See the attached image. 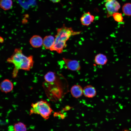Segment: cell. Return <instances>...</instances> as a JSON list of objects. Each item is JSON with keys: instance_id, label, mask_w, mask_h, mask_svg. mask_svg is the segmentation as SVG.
Here are the masks:
<instances>
[{"instance_id": "obj_13", "label": "cell", "mask_w": 131, "mask_h": 131, "mask_svg": "<svg viewBox=\"0 0 131 131\" xmlns=\"http://www.w3.org/2000/svg\"><path fill=\"white\" fill-rule=\"evenodd\" d=\"M44 78L47 82L50 83H53L56 80V74L54 72L49 71L45 75Z\"/></svg>"}, {"instance_id": "obj_19", "label": "cell", "mask_w": 131, "mask_h": 131, "mask_svg": "<svg viewBox=\"0 0 131 131\" xmlns=\"http://www.w3.org/2000/svg\"><path fill=\"white\" fill-rule=\"evenodd\" d=\"M123 131H130L127 130H124Z\"/></svg>"}, {"instance_id": "obj_15", "label": "cell", "mask_w": 131, "mask_h": 131, "mask_svg": "<svg viewBox=\"0 0 131 131\" xmlns=\"http://www.w3.org/2000/svg\"><path fill=\"white\" fill-rule=\"evenodd\" d=\"M122 10L125 15L131 16V3H127L124 4L123 6Z\"/></svg>"}, {"instance_id": "obj_11", "label": "cell", "mask_w": 131, "mask_h": 131, "mask_svg": "<svg viewBox=\"0 0 131 131\" xmlns=\"http://www.w3.org/2000/svg\"><path fill=\"white\" fill-rule=\"evenodd\" d=\"M55 41V37L49 35L45 36L43 39V45L45 49H49L53 45Z\"/></svg>"}, {"instance_id": "obj_4", "label": "cell", "mask_w": 131, "mask_h": 131, "mask_svg": "<svg viewBox=\"0 0 131 131\" xmlns=\"http://www.w3.org/2000/svg\"><path fill=\"white\" fill-rule=\"evenodd\" d=\"M105 6L107 10V18L112 16L115 13L117 12L120 9L121 6L116 0H105Z\"/></svg>"}, {"instance_id": "obj_3", "label": "cell", "mask_w": 131, "mask_h": 131, "mask_svg": "<svg viewBox=\"0 0 131 131\" xmlns=\"http://www.w3.org/2000/svg\"><path fill=\"white\" fill-rule=\"evenodd\" d=\"M30 114L40 115L45 120L48 119L53 111L50 104L46 101L41 100L31 105Z\"/></svg>"}, {"instance_id": "obj_1", "label": "cell", "mask_w": 131, "mask_h": 131, "mask_svg": "<svg viewBox=\"0 0 131 131\" xmlns=\"http://www.w3.org/2000/svg\"><path fill=\"white\" fill-rule=\"evenodd\" d=\"M7 62L12 63L14 66L13 76L16 77L18 70L21 69L29 71L33 67V56H27L24 54L19 48L16 49L13 54L7 60Z\"/></svg>"}, {"instance_id": "obj_12", "label": "cell", "mask_w": 131, "mask_h": 131, "mask_svg": "<svg viewBox=\"0 0 131 131\" xmlns=\"http://www.w3.org/2000/svg\"><path fill=\"white\" fill-rule=\"evenodd\" d=\"M94 61L95 63L98 65L103 66L107 63L108 60L106 56L103 54L100 53L95 57Z\"/></svg>"}, {"instance_id": "obj_9", "label": "cell", "mask_w": 131, "mask_h": 131, "mask_svg": "<svg viewBox=\"0 0 131 131\" xmlns=\"http://www.w3.org/2000/svg\"><path fill=\"white\" fill-rule=\"evenodd\" d=\"M13 88L12 82L9 80L5 79L3 80L0 84V89L2 92L7 93L11 91Z\"/></svg>"}, {"instance_id": "obj_17", "label": "cell", "mask_w": 131, "mask_h": 131, "mask_svg": "<svg viewBox=\"0 0 131 131\" xmlns=\"http://www.w3.org/2000/svg\"><path fill=\"white\" fill-rule=\"evenodd\" d=\"M112 16L115 20L117 22H121L123 21V18L121 13L115 12L113 15Z\"/></svg>"}, {"instance_id": "obj_6", "label": "cell", "mask_w": 131, "mask_h": 131, "mask_svg": "<svg viewBox=\"0 0 131 131\" xmlns=\"http://www.w3.org/2000/svg\"><path fill=\"white\" fill-rule=\"evenodd\" d=\"M94 19V16L88 12L82 15L80 18V21L82 25L88 26L93 22Z\"/></svg>"}, {"instance_id": "obj_18", "label": "cell", "mask_w": 131, "mask_h": 131, "mask_svg": "<svg viewBox=\"0 0 131 131\" xmlns=\"http://www.w3.org/2000/svg\"><path fill=\"white\" fill-rule=\"evenodd\" d=\"M52 2L54 3H57L59 2L61 0H50Z\"/></svg>"}, {"instance_id": "obj_7", "label": "cell", "mask_w": 131, "mask_h": 131, "mask_svg": "<svg viewBox=\"0 0 131 131\" xmlns=\"http://www.w3.org/2000/svg\"><path fill=\"white\" fill-rule=\"evenodd\" d=\"M83 94L86 97L92 98L95 97L97 94L95 88L90 85L85 86L83 89Z\"/></svg>"}, {"instance_id": "obj_10", "label": "cell", "mask_w": 131, "mask_h": 131, "mask_svg": "<svg viewBox=\"0 0 131 131\" xmlns=\"http://www.w3.org/2000/svg\"><path fill=\"white\" fill-rule=\"evenodd\" d=\"M43 39L39 35H34L30 38L29 42L32 46L34 48H38L43 45Z\"/></svg>"}, {"instance_id": "obj_2", "label": "cell", "mask_w": 131, "mask_h": 131, "mask_svg": "<svg viewBox=\"0 0 131 131\" xmlns=\"http://www.w3.org/2000/svg\"><path fill=\"white\" fill-rule=\"evenodd\" d=\"M81 32V31H74L71 27H67L64 24L57 30L54 44L50 50L56 51L59 54L62 53L64 49L66 47V42L70 38L79 34Z\"/></svg>"}, {"instance_id": "obj_8", "label": "cell", "mask_w": 131, "mask_h": 131, "mask_svg": "<svg viewBox=\"0 0 131 131\" xmlns=\"http://www.w3.org/2000/svg\"><path fill=\"white\" fill-rule=\"evenodd\" d=\"M70 92L73 97L75 98H78L83 94V89L80 85H74L71 87Z\"/></svg>"}, {"instance_id": "obj_5", "label": "cell", "mask_w": 131, "mask_h": 131, "mask_svg": "<svg viewBox=\"0 0 131 131\" xmlns=\"http://www.w3.org/2000/svg\"><path fill=\"white\" fill-rule=\"evenodd\" d=\"M62 59L65 64L67 68L73 71H78L81 69V66L79 62L77 60H72L64 57Z\"/></svg>"}, {"instance_id": "obj_14", "label": "cell", "mask_w": 131, "mask_h": 131, "mask_svg": "<svg viewBox=\"0 0 131 131\" xmlns=\"http://www.w3.org/2000/svg\"><path fill=\"white\" fill-rule=\"evenodd\" d=\"M13 4L12 0H0V6L1 8L4 10L11 9Z\"/></svg>"}, {"instance_id": "obj_16", "label": "cell", "mask_w": 131, "mask_h": 131, "mask_svg": "<svg viewBox=\"0 0 131 131\" xmlns=\"http://www.w3.org/2000/svg\"><path fill=\"white\" fill-rule=\"evenodd\" d=\"M14 131H26V125L21 122H19L14 124Z\"/></svg>"}]
</instances>
